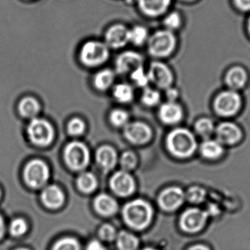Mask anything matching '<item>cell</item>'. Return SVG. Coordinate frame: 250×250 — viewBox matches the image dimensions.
<instances>
[{"mask_svg":"<svg viewBox=\"0 0 250 250\" xmlns=\"http://www.w3.org/2000/svg\"><path fill=\"white\" fill-rule=\"evenodd\" d=\"M148 53L156 59L170 57L177 46V38L174 32L166 29L155 31L148 37Z\"/></svg>","mask_w":250,"mask_h":250,"instance_id":"1","label":"cell"},{"mask_svg":"<svg viewBox=\"0 0 250 250\" xmlns=\"http://www.w3.org/2000/svg\"><path fill=\"white\" fill-rule=\"evenodd\" d=\"M79 60L87 68L103 66L110 57V48L104 41L90 40L85 42L79 50Z\"/></svg>","mask_w":250,"mask_h":250,"instance_id":"2","label":"cell"},{"mask_svg":"<svg viewBox=\"0 0 250 250\" xmlns=\"http://www.w3.org/2000/svg\"><path fill=\"white\" fill-rule=\"evenodd\" d=\"M167 145L170 152L179 158L191 157L197 148L194 135L188 129H177L167 136Z\"/></svg>","mask_w":250,"mask_h":250,"instance_id":"3","label":"cell"},{"mask_svg":"<svg viewBox=\"0 0 250 250\" xmlns=\"http://www.w3.org/2000/svg\"><path fill=\"white\" fill-rule=\"evenodd\" d=\"M152 214L149 204L142 200L128 203L123 210L126 224L137 230H142L147 227L152 218Z\"/></svg>","mask_w":250,"mask_h":250,"instance_id":"4","label":"cell"},{"mask_svg":"<svg viewBox=\"0 0 250 250\" xmlns=\"http://www.w3.org/2000/svg\"><path fill=\"white\" fill-rule=\"evenodd\" d=\"M49 177V170L45 162L40 159L29 161L23 170V179L28 186L32 189L42 187Z\"/></svg>","mask_w":250,"mask_h":250,"instance_id":"5","label":"cell"},{"mask_svg":"<svg viewBox=\"0 0 250 250\" xmlns=\"http://www.w3.org/2000/svg\"><path fill=\"white\" fill-rule=\"evenodd\" d=\"M27 134L31 142L40 147H45L52 142L54 129L44 119L35 118L31 120L27 127Z\"/></svg>","mask_w":250,"mask_h":250,"instance_id":"6","label":"cell"},{"mask_svg":"<svg viewBox=\"0 0 250 250\" xmlns=\"http://www.w3.org/2000/svg\"><path fill=\"white\" fill-rule=\"evenodd\" d=\"M242 107V98L234 91H226L219 94L214 103L217 114L223 117L236 114Z\"/></svg>","mask_w":250,"mask_h":250,"instance_id":"7","label":"cell"},{"mask_svg":"<svg viewBox=\"0 0 250 250\" xmlns=\"http://www.w3.org/2000/svg\"><path fill=\"white\" fill-rule=\"evenodd\" d=\"M146 72L149 82L156 88L166 90L172 86L174 76L171 69L166 63L158 60L151 62Z\"/></svg>","mask_w":250,"mask_h":250,"instance_id":"8","label":"cell"},{"mask_svg":"<svg viewBox=\"0 0 250 250\" xmlns=\"http://www.w3.org/2000/svg\"><path fill=\"white\" fill-rule=\"evenodd\" d=\"M64 159L67 165L75 170H80L87 166L89 154L86 145L82 142H73L69 144L64 151Z\"/></svg>","mask_w":250,"mask_h":250,"instance_id":"9","label":"cell"},{"mask_svg":"<svg viewBox=\"0 0 250 250\" xmlns=\"http://www.w3.org/2000/svg\"><path fill=\"white\" fill-rule=\"evenodd\" d=\"M144 57L138 51L128 50L117 56L115 60V73L119 75L130 73L138 68L144 66Z\"/></svg>","mask_w":250,"mask_h":250,"instance_id":"10","label":"cell"},{"mask_svg":"<svg viewBox=\"0 0 250 250\" xmlns=\"http://www.w3.org/2000/svg\"><path fill=\"white\" fill-rule=\"evenodd\" d=\"M207 218L206 211L198 208H189L181 217V227L188 233H196L204 227Z\"/></svg>","mask_w":250,"mask_h":250,"instance_id":"11","label":"cell"},{"mask_svg":"<svg viewBox=\"0 0 250 250\" xmlns=\"http://www.w3.org/2000/svg\"><path fill=\"white\" fill-rule=\"evenodd\" d=\"M104 42L110 49H120L129 42V29L123 23H115L108 28Z\"/></svg>","mask_w":250,"mask_h":250,"instance_id":"12","label":"cell"},{"mask_svg":"<svg viewBox=\"0 0 250 250\" xmlns=\"http://www.w3.org/2000/svg\"><path fill=\"white\" fill-rule=\"evenodd\" d=\"M216 139L222 145H231L237 143L242 137L240 128L231 122H223L215 128Z\"/></svg>","mask_w":250,"mask_h":250,"instance_id":"13","label":"cell"},{"mask_svg":"<svg viewBox=\"0 0 250 250\" xmlns=\"http://www.w3.org/2000/svg\"><path fill=\"white\" fill-rule=\"evenodd\" d=\"M172 0H137L140 11L147 17L157 18L168 10Z\"/></svg>","mask_w":250,"mask_h":250,"instance_id":"14","label":"cell"},{"mask_svg":"<svg viewBox=\"0 0 250 250\" xmlns=\"http://www.w3.org/2000/svg\"><path fill=\"white\" fill-rule=\"evenodd\" d=\"M185 198V193L180 188H168L162 192L159 198V204L166 211H173L183 204Z\"/></svg>","mask_w":250,"mask_h":250,"instance_id":"15","label":"cell"},{"mask_svg":"<svg viewBox=\"0 0 250 250\" xmlns=\"http://www.w3.org/2000/svg\"><path fill=\"white\" fill-rule=\"evenodd\" d=\"M111 189L117 195L128 196L135 190V182L130 175L126 172H117L111 178Z\"/></svg>","mask_w":250,"mask_h":250,"instance_id":"16","label":"cell"},{"mask_svg":"<svg viewBox=\"0 0 250 250\" xmlns=\"http://www.w3.org/2000/svg\"><path fill=\"white\" fill-rule=\"evenodd\" d=\"M125 134L128 140L136 144L148 142L151 136L149 128L143 123H129L125 128Z\"/></svg>","mask_w":250,"mask_h":250,"instance_id":"17","label":"cell"},{"mask_svg":"<svg viewBox=\"0 0 250 250\" xmlns=\"http://www.w3.org/2000/svg\"><path fill=\"white\" fill-rule=\"evenodd\" d=\"M183 115L182 108L175 101H167L160 107L159 116L163 123L174 124L180 121Z\"/></svg>","mask_w":250,"mask_h":250,"instance_id":"18","label":"cell"},{"mask_svg":"<svg viewBox=\"0 0 250 250\" xmlns=\"http://www.w3.org/2000/svg\"><path fill=\"white\" fill-rule=\"evenodd\" d=\"M41 199L44 205L48 208H57L62 205L64 196L60 188L49 186L42 191Z\"/></svg>","mask_w":250,"mask_h":250,"instance_id":"19","label":"cell"},{"mask_svg":"<svg viewBox=\"0 0 250 250\" xmlns=\"http://www.w3.org/2000/svg\"><path fill=\"white\" fill-rule=\"evenodd\" d=\"M115 79V71L110 68H104L94 75L92 82L95 89L99 91H105L113 86Z\"/></svg>","mask_w":250,"mask_h":250,"instance_id":"20","label":"cell"},{"mask_svg":"<svg viewBox=\"0 0 250 250\" xmlns=\"http://www.w3.org/2000/svg\"><path fill=\"white\" fill-rule=\"evenodd\" d=\"M200 150L203 157L209 160L217 159L224 153L223 145L217 139H206L201 144Z\"/></svg>","mask_w":250,"mask_h":250,"instance_id":"21","label":"cell"},{"mask_svg":"<svg viewBox=\"0 0 250 250\" xmlns=\"http://www.w3.org/2000/svg\"><path fill=\"white\" fill-rule=\"evenodd\" d=\"M97 161L102 168L109 170L115 166L117 162V154L112 148L103 146L97 151Z\"/></svg>","mask_w":250,"mask_h":250,"instance_id":"22","label":"cell"},{"mask_svg":"<svg viewBox=\"0 0 250 250\" xmlns=\"http://www.w3.org/2000/svg\"><path fill=\"white\" fill-rule=\"evenodd\" d=\"M19 113L26 118H35L41 110V105L38 100L33 97L26 96L22 98L19 102Z\"/></svg>","mask_w":250,"mask_h":250,"instance_id":"23","label":"cell"},{"mask_svg":"<svg viewBox=\"0 0 250 250\" xmlns=\"http://www.w3.org/2000/svg\"><path fill=\"white\" fill-rule=\"evenodd\" d=\"M248 81L247 72L241 67H235L228 72L226 82L233 90L243 88Z\"/></svg>","mask_w":250,"mask_h":250,"instance_id":"24","label":"cell"},{"mask_svg":"<svg viewBox=\"0 0 250 250\" xmlns=\"http://www.w3.org/2000/svg\"><path fill=\"white\" fill-rule=\"evenodd\" d=\"M97 211L104 216H111L117 210V204L114 199L107 195H101L95 201Z\"/></svg>","mask_w":250,"mask_h":250,"instance_id":"25","label":"cell"},{"mask_svg":"<svg viewBox=\"0 0 250 250\" xmlns=\"http://www.w3.org/2000/svg\"><path fill=\"white\" fill-rule=\"evenodd\" d=\"M113 95L120 103H129L133 99L134 90L127 83H119L113 88Z\"/></svg>","mask_w":250,"mask_h":250,"instance_id":"26","label":"cell"},{"mask_svg":"<svg viewBox=\"0 0 250 250\" xmlns=\"http://www.w3.org/2000/svg\"><path fill=\"white\" fill-rule=\"evenodd\" d=\"M148 29L145 26L136 25L129 29V42L137 46L144 45L148 41Z\"/></svg>","mask_w":250,"mask_h":250,"instance_id":"27","label":"cell"},{"mask_svg":"<svg viewBox=\"0 0 250 250\" xmlns=\"http://www.w3.org/2000/svg\"><path fill=\"white\" fill-rule=\"evenodd\" d=\"M195 130L200 136L207 139H209L210 136L215 132V126L212 120L204 117L197 121Z\"/></svg>","mask_w":250,"mask_h":250,"instance_id":"28","label":"cell"},{"mask_svg":"<svg viewBox=\"0 0 250 250\" xmlns=\"http://www.w3.org/2000/svg\"><path fill=\"white\" fill-rule=\"evenodd\" d=\"M117 245L120 250H135L138 248V241L133 235L122 231L117 237Z\"/></svg>","mask_w":250,"mask_h":250,"instance_id":"29","label":"cell"},{"mask_svg":"<svg viewBox=\"0 0 250 250\" xmlns=\"http://www.w3.org/2000/svg\"><path fill=\"white\" fill-rule=\"evenodd\" d=\"M77 183L78 186L82 192L89 193L96 188L97 180L92 173H84L79 176Z\"/></svg>","mask_w":250,"mask_h":250,"instance_id":"30","label":"cell"},{"mask_svg":"<svg viewBox=\"0 0 250 250\" xmlns=\"http://www.w3.org/2000/svg\"><path fill=\"white\" fill-rule=\"evenodd\" d=\"M160 100V93L157 90L148 86L144 88L141 95V101L146 106L153 107L157 105Z\"/></svg>","mask_w":250,"mask_h":250,"instance_id":"31","label":"cell"},{"mask_svg":"<svg viewBox=\"0 0 250 250\" xmlns=\"http://www.w3.org/2000/svg\"><path fill=\"white\" fill-rule=\"evenodd\" d=\"M163 25L165 29L174 32L182 26V19L178 12L173 11L166 15L163 19Z\"/></svg>","mask_w":250,"mask_h":250,"instance_id":"32","label":"cell"},{"mask_svg":"<svg viewBox=\"0 0 250 250\" xmlns=\"http://www.w3.org/2000/svg\"><path fill=\"white\" fill-rule=\"evenodd\" d=\"M129 77L132 82H134L135 85L139 88H146L149 83L146 70L144 69V66L138 68L133 71L129 73Z\"/></svg>","mask_w":250,"mask_h":250,"instance_id":"33","label":"cell"},{"mask_svg":"<svg viewBox=\"0 0 250 250\" xmlns=\"http://www.w3.org/2000/svg\"><path fill=\"white\" fill-rule=\"evenodd\" d=\"M28 230L27 223L21 218H16L10 223L9 230L10 234L19 237L23 236Z\"/></svg>","mask_w":250,"mask_h":250,"instance_id":"34","label":"cell"},{"mask_svg":"<svg viewBox=\"0 0 250 250\" xmlns=\"http://www.w3.org/2000/svg\"><path fill=\"white\" fill-rule=\"evenodd\" d=\"M207 192L205 189L199 186H193L188 190L187 198L188 201L193 204H200L205 200Z\"/></svg>","mask_w":250,"mask_h":250,"instance_id":"35","label":"cell"},{"mask_svg":"<svg viewBox=\"0 0 250 250\" xmlns=\"http://www.w3.org/2000/svg\"><path fill=\"white\" fill-rule=\"evenodd\" d=\"M79 243L70 238L62 239L54 245L53 250H79Z\"/></svg>","mask_w":250,"mask_h":250,"instance_id":"36","label":"cell"},{"mask_svg":"<svg viewBox=\"0 0 250 250\" xmlns=\"http://www.w3.org/2000/svg\"><path fill=\"white\" fill-rule=\"evenodd\" d=\"M111 123L116 126H123L128 120V114L124 110H115L111 113Z\"/></svg>","mask_w":250,"mask_h":250,"instance_id":"37","label":"cell"},{"mask_svg":"<svg viewBox=\"0 0 250 250\" xmlns=\"http://www.w3.org/2000/svg\"><path fill=\"white\" fill-rule=\"evenodd\" d=\"M136 164V157L132 152H125L122 156L121 165L125 170L134 168Z\"/></svg>","mask_w":250,"mask_h":250,"instance_id":"38","label":"cell"},{"mask_svg":"<svg viewBox=\"0 0 250 250\" xmlns=\"http://www.w3.org/2000/svg\"><path fill=\"white\" fill-rule=\"evenodd\" d=\"M84 130V123L81 119L74 118L68 125V132L71 135H79Z\"/></svg>","mask_w":250,"mask_h":250,"instance_id":"39","label":"cell"},{"mask_svg":"<svg viewBox=\"0 0 250 250\" xmlns=\"http://www.w3.org/2000/svg\"><path fill=\"white\" fill-rule=\"evenodd\" d=\"M100 236L104 240L112 241L116 236V230L110 225H104L100 229Z\"/></svg>","mask_w":250,"mask_h":250,"instance_id":"40","label":"cell"},{"mask_svg":"<svg viewBox=\"0 0 250 250\" xmlns=\"http://www.w3.org/2000/svg\"><path fill=\"white\" fill-rule=\"evenodd\" d=\"M166 95H167V99L169 100L168 101H175V100L178 98L179 92H178L177 90L170 87V88L166 89Z\"/></svg>","mask_w":250,"mask_h":250,"instance_id":"41","label":"cell"},{"mask_svg":"<svg viewBox=\"0 0 250 250\" xmlns=\"http://www.w3.org/2000/svg\"><path fill=\"white\" fill-rule=\"evenodd\" d=\"M235 3L240 10L245 11L250 10V0H235Z\"/></svg>","mask_w":250,"mask_h":250,"instance_id":"42","label":"cell"},{"mask_svg":"<svg viewBox=\"0 0 250 250\" xmlns=\"http://www.w3.org/2000/svg\"><path fill=\"white\" fill-rule=\"evenodd\" d=\"M86 250H106L105 249L104 246L101 245L100 242H97V241H94V242H91L89 245H88Z\"/></svg>","mask_w":250,"mask_h":250,"instance_id":"43","label":"cell"},{"mask_svg":"<svg viewBox=\"0 0 250 250\" xmlns=\"http://www.w3.org/2000/svg\"><path fill=\"white\" fill-rule=\"evenodd\" d=\"M4 232H5V225H4V220L0 215V239L4 236Z\"/></svg>","mask_w":250,"mask_h":250,"instance_id":"44","label":"cell"},{"mask_svg":"<svg viewBox=\"0 0 250 250\" xmlns=\"http://www.w3.org/2000/svg\"><path fill=\"white\" fill-rule=\"evenodd\" d=\"M189 250H210L207 247L204 245H196V246L192 247Z\"/></svg>","mask_w":250,"mask_h":250,"instance_id":"45","label":"cell"},{"mask_svg":"<svg viewBox=\"0 0 250 250\" xmlns=\"http://www.w3.org/2000/svg\"><path fill=\"white\" fill-rule=\"evenodd\" d=\"M248 29H249V32L250 33V19H249V22H248Z\"/></svg>","mask_w":250,"mask_h":250,"instance_id":"46","label":"cell"},{"mask_svg":"<svg viewBox=\"0 0 250 250\" xmlns=\"http://www.w3.org/2000/svg\"><path fill=\"white\" fill-rule=\"evenodd\" d=\"M182 1H194V0H182Z\"/></svg>","mask_w":250,"mask_h":250,"instance_id":"47","label":"cell"},{"mask_svg":"<svg viewBox=\"0 0 250 250\" xmlns=\"http://www.w3.org/2000/svg\"><path fill=\"white\" fill-rule=\"evenodd\" d=\"M144 250H155L151 249V248H147V249H145Z\"/></svg>","mask_w":250,"mask_h":250,"instance_id":"48","label":"cell"},{"mask_svg":"<svg viewBox=\"0 0 250 250\" xmlns=\"http://www.w3.org/2000/svg\"><path fill=\"white\" fill-rule=\"evenodd\" d=\"M16 250H28L27 249H24V248H21V249Z\"/></svg>","mask_w":250,"mask_h":250,"instance_id":"49","label":"cell"},{"mask_svg":"<svg viewBox=\"0 0 250 250\" xmlns=\"http://www.w3.org/2000/svg\"><path fill=\"white\" fill-rule=\"evenodd\" d=\"M0 198H1V190H0Z\"/></svg>","mask_w":250,"mask_h":250,"instance_id":"50","label":"cell"}]
</instances>
